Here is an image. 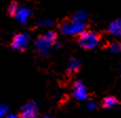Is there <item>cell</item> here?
I'll list each match as a JSON object with an SVG mask.
<instances>
[{
    "label": "cell",
    "instance_id": "1",
    "mask_svg": "<svg viewBox=\"0 0 121 118\" xmlns=\"http://www.w3.org/2000/svg\"><path fill=\"white\" fill-rule=\"evenodd\" d=\"M100 35L94 31H83L78 34L77 42L84 50H92L100 42Z\"/></svg>",
    "mask_w": 121,
    "mask_h": 118
},
{
    "label": "cell",
    "instance_id": "2",
    "mask_svg": "<svg viewBox=\"0 0 121 118\" xmlns=\"http://www.w3.org/2000/svg\"><path fill=\"white\" fill-rule=\"evenodd\" d=\"M27 43H29V36L26 34H17L13 38V40H12L11 47L14 50H17L19 52H23L26 48Z\"/></svg>",
    "mask_w": 121,
    "mask_h": 118
},
{
    "label": "cell",
    "instance_id": "3",
    "mask_svg": "<svg viewBox=\"0 0 121 118\" xmlns=\"http://www.w3.org/2000/svg\"><path fill=\"white\" fill-rule=\"evenodd\" d=\"M119 100L114 96H108L102 100V108L104 109H113L115 106H117L119 105Z\"/></svg>",
    "mask_w": 121,
    "mask_h": 118
},
{
    "label": "cell",
    "instance_id": "4",
    "mask_svg": "<svg viewBox=\"0 0 121 118\" xmlns=\"http://www.w3.org/2000/svg\"><path fill=\"white\" fill-rule=\"evenodd\" d=\"M37 115V110L33 105H26V108H24L23 112L20 114L21 118H36Z\"/></svg>",
    "mask_w": 121,
    "mask_h": 118
},
{
    "label": "cell",
    "instance_id": "5",
    "mask_svg": "<svg viewBox=\"0 0 121 118\" xmlns=\"http://www.w3.org/2000/svg\"><path fill=\"white\" fill-rule=\"evenodd\" d=\"M108 31L113 35H121V19L112 22L108 26Z\"/></svg>",
    "mask_w": 121,
    "mask_h": 118
},
{
    "label": "cell",
    "instance_id": "6",
    "mask_svg": "<svg viewBox=\"0 0 121 118\" xmlns=\"http://www.w3.org/2000/svg\"><path fill=\"white\" fill-rule=\"evenodd\" d=\"M39 38L42 39V40H44L45 42H48V43H53L56 40V38H57V35H56V33L52 32V33H48L45 36L39 37Z\"/></svg>",
    "mask_w": 121,
    "mask_h": 118
},
{
    "label": "cell",
    "instance_id": "7",
    "mask_svg": "<svg viewBox=\"0 0 121 118\" xmlns=\"http://www.w3.org/2000/svg\"><path fill=\"white\" fill-rule=\"evenodd\" d=\"M17 8H18L17 3H16V2H12L10 5H9V10H8L9 14H10L11 16H15L16 12H17Z\"/></svg>",
    "mask_w": 121,
    "mask_h": 118
},
{
    "label": "cell",
    "instance_id": "8",
    "mask_svg": "<svg viewBox=\"0 0 121 118\" xmlns=\"http://www.w3.org/2000/svg\"><path fill=\"white\" fill-rule=\"evenodd\" d=\"M110 48L113 52H116V53H119V52H121V43L120 42H114L113 44H111V47H110Z\"/></svg>",
    "mask_w": 121,
    "mask_h": 118
}]
</instances>
